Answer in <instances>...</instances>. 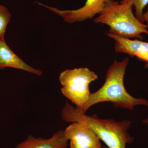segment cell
Instances as JSON below:
<instances>
[{
    "label": "cell",
    "mask_w": 148,
    "mask_h": 148,
    "mask_svg": "<svg viewBox=\"0 0 148 148\" xmlns=\"http://www.w3.org/2000/svg\"><path fill=\"white\" fill-rule=\"evenodd\" d=\"M143 17H144V21L145 23L147 29L148 30V8L145 12L143 14Z\"/></svg>",
    "instance_id": "7c38bea8"
},
{
    "label": "cell",
    "mask_w": 148,
    "mask_h": 148,
    "mask_svg": "<svg viewBox=\"0 0 148 148\" xmlns=\"http://www.w3.org/2000/svg\"><path fill=\"white\" fill-rule=\"evenodd\" d=\"M68 142L64 130H59L48 139L36 138L30 135L15 148H67Z\"/></svg>",
    "instance_id": "ba28073f"
},
{
    "label": "cell",
    "mask_w": 148,
    "mask_h": 148,
    "mask_svg": "<svg viewBox=\"0 0 148 148\" xmlns=\"http://www.w3.org/2000/svg\"><path fill=\"white\" fill-rule=\"evenodd\" d=\"M11 17L7 8L0 5V40H4L6 29Z\"/></svg>",
    "instance_id": "8fae6325"
},
{
    "label": "cell",
    "mask_w": 148,
    "mask_h": 148,
    "mask_svg": "<svg viewBox=\"0 0 148 148\" xmlns=\"http://www.w3.org/2000/svg\"><path fill=\"white\" fill-rule=\"evenodd\" d=\"M133 6L110 0L94 22L106 24L109 32L126 39H142V34L148 35L145 23L137 18L132 11Z\"/></svg>",
    "instance_id": "3957f363"
},
{
    "label": "cell",
    "mask_w": 148,
    "mask_h": 148,
    "mask_svg": "<svg viewBox=\"0 0 148 148\" xmlns=\"http://www.w3.org/2000/svg\"><path fill=\"white\" fill-rule=\"evenodd\" d=\"M110 0H86L82 7L73 10H61L55 8L37 3L40 5L48 9L61 16L64 21L69 24L82 22L88 19H92L102 12Z\"/></svg>",
    "instance_id": "8992f818"
},
{
    "label": "cell",
    "mask_w": 148,
    "mask_h": 148,
    "mask_svg": "<svg viewBox=\"0 0 148 148\" xmlns=\"http://www.w3.org/2000/svg\"><path fill=\"white\" fill-rule=\"evenodd\" d=\"M101 148H108L107 147H103Z\"/></svg>",
    "instance_id": "5bb4252c"
},
{
    "label": "cell",
    "mask_w": 148,
    "mask_h": 148,
    "mask_svg": "<svg viewBox=\"0 0 148 148\" xmlns=\"http://www.w3.org/2000/svg\"><path fill=\"white\" fill-rule=\"evenodd\" d=\"M107 36L115 41L116 52L125 53L130 57L136 56L145 61V68H148V42L138 39L124 38L109 32L107 33Z\"/></svg>",
    "instance_id": "52a82bcc"
},
{
    "label": "cell",
    "mask_w": 148,
    "mask_h": 148,
    "mask_svg": "<svg viewBox=\"0 0 148 148\" xmlns=\"http://www.w3.org/2000/svg\"><path fill=\"white\" fill-rule=\"evenodd\" d=\"M129 61L128 58H125L121 61H114L107 71L106 81L102 87L90 93L88 101L82 107L77 108L86 113L92 106L104 102H110L115 108L130 111L136 106L148 107V100L135 98L128 93L125 87L124 78Z\"/></svg>",
    "instance_id": "6da1fadb"
},
{
    "label": "cell",
    "mask_w": 148,
    "mask_h": 148,
    "mask_svg": "<svg viewBox=\"0 0 148 148\" xmlns=\"http://www.w3.org/2000/svg\"><path fill=\"white\" fill-rule=\"evenodd\" d=\"M120 3L130 4L134 7L135 9V16L140 22L145 23L143 10L148 4V0H121Z\"/></svg>",
    "instance_id": "30bf717a"
},
{
    "label": "cell",
    "mask_w": 148,
    "mask_h": 148,
    "mask_svg": "<svg viewBox=\"0 0 148 148\" xmlns=\"http://www.w3.org/2000/svg\"><path fill=\"white\" fill-rule=\"evenodd\" d=\"M6 67L21 69L38 76L42 74L41 71L32 68L19 58L10 48L4 40H0V70Z\"/></svg>",
    "instance_id": "9c48e42d"
},
{
    "label": "cell",
    "mask_w": 148,
    "mask_h": 148,
    "mask_svg": "<svg viewBox=\"0 0 148 148\" xmlns=\"http://www.w3.org/2000/svg\"><path fill=\"white\" fill-rule=\"evenodd\" d=\"M64 135L70 142V148H101V140L87 124L76 122L66 127Z\"/></svg>",
    "instance_id": "5b68a950"
},
{
    "label": "cell",
    "mask_w": 148,
    "mask_h": 148,
    "mask_svg": "<svg viewBox=\"0 0 148 148\" xmlns=\"http://www.w3.org/2000/svg\"><path fill=\"white\" fill-rule=\"evenodd\" d=\"M142 122H143V123H144V124L148 125V117L146 119H145L144 120L142 121Z\"/></svg>",
    "instance_id": "4fadbf2b"
},
{
    "label": "cell",
    "mask_w": 148,
    "mask_h": 148,
    "mask_svg": "<svg viewBox=\"0 0 148 148\" xmlns=\"http://www.w3.org/2000/svg\"><path fill=\"white\" fill-rule=\"evenodd\" d=\"M61 118L66 122L86 123L108 148H126V145L134 140L127 132L131 123L127 120L117 121L113 119H101L96 114L87 115L68 102L62 109Z\"/></svg>",
    "instance_id": "7a4b0ae2"
},
{
    "label": "cell",
    "mask_w": 148,
    "mask_h": 148,
    "mask_svg": "<svg viewBox=\"0 0 148 148\" xmlns=\"http://www.w3.org/2000/svg\"><path fill=\"white\" fill-rule=\"evenodd\" d=\"M98 78V75L87 68L68 69L59 76V82L63 86L61 92L77 108H80L90 97L89 85Z\"/></svg>",
    "instance_id": "277c9868"
}]
</instances>
